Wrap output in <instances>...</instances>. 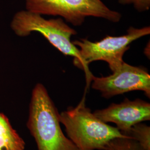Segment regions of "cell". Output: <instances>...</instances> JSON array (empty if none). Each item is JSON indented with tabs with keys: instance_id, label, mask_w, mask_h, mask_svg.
<instances>
[{
	"instance_id": "9",
	"label": "cell",
	"mask_w": 150,
	"mask_h": 150,
	"mask_svg": "<svg viewBox=\"0 0 150 150\" xmlns=\"http://www.w3.org/2000/svg\"><path fill=\"white\" fill-rule=\"evenodd\" d=\"M122 134L134 139L147 150H150V127L143 122L137 123Z\"/></svg>"
},
{
	"instance_id": "8",
	"label": "cell",
	"mask_w": 150,
	"mask_h": 150,
	"mask_svg": "<svg viewBox=\"0 0 150 150\" xmlns=\"http://www.w3.org/2000/svg\"><path fill=\"white\" fill-rule=\"evenodd\" d=\"M25 142L13 129L9 119L0 112V150H24Z\"/></svg>"
},
{
	"instance_id": "6",
	"label": "cell",
	"mask_w": 150,
	"mask_h": 150,
	"mask_svg": "<svg viewBox=\"0 0 150 150\" xmlns=\"http://www.w3.org/2000/svg\"><path fill=\"white\" fill-rule=\"evenodd\" d=\"M92 89L101 92L102 97L110 98L134 91H141L150 98V75L142 67H136L124 62L121 67L105 77L93 76Z\"/></svg>"
},
{
	"instance_id": "3",
	"label": "cell",
	"mask_w": 150,
	"mask_h": 150,
	"mask_svg": "<svg viewBox=\"0 0 150 150\" xmlns=\"http://www.w3.org/2000/svg\"><path fill=\"white\" fill-rule=\"evenodd\" d=\"M10 27L19 37H26L32 32L40 33L62 54L74 57V64L82 70L79 50L71 40L77 33L62 18L46 19L41 15L22 10L13 16Z\"/></svg>"
},
{
	"instance_id": "10",
	"label": "cell",
	"mask_w": 150,
	"mask_h": 150,
	"mask_svg": "<svg viewBox=\"0 0 150 150\" xmlns=\"http://www.w3.org/2000/svg\"><path fill=\"white\" fill-rule=\"evenodd\" d=\"M105 150H147L134 139L116 138L110 141Z\"/></svg>"
},
{
	"instance_id": "1",
	"label": "cell",
	"mask_w": 150,
	"mask_h": 150,
	"mask_svg": "<svg viewBox=\"0 0 150 150\" xmlns=\"http://www.w3.org/2000/svg\"><path fill=\"white\" fill-rule=\"evenodd\" d=\"M59 115L46 88L37 83L32 90L26 125L38 150H80L64 134Z\"/></svg>"
},
{
	"instance_id": "5",
	"label": "cell",
	"mask_w": 150,
	"mask_h": 150,
	"mask_svg": "<svg viewBox=\"0 0 150 150\" xmlns=\"http://www.w3.org/2000/svg\"><path fill=\"white\" fill-rule=\"evenodd\" d=\"M26 10L41 15L60 16L75 26H81L86 18L93 17L118 22L117 11L108 8L101 0H24Z\"/></svg>"
},
{
	"instance_id": "7",
	"label": "cell",
	"mask_w": 150,
	"mask_h": 150,
	"mask_svg": "<svg viewBox=\"0 0 150 150\" xmlns=\"http://www.w3.org/2000/svg\"><path fill=\"white\" fill-rule=\"evenodd\" d=\"M93 114L105 123H113L123 134L137 123L150 120V103L139 98L129 100L126 98L120 103L97 110Z\"/></svg>"
},
{
	"instance_id": "2",
	"label": "cell",
	"mask_w": 150,
	"mask_h": 150,
	"mask_svg": "<svg viewBox=\"0 0 150 150\" xmlns=\"http://www.w3.org/2000/svg\"><path fill=\"white\" fill-rule=\"evenodd\" d=\"M85 102L84 94L77 106L69 107L59 115L67 137L80 150H105L112 139L128 138L116 127L97 118Z\"/></svg>"
},
{
	"instance_id": "4",
	"label": "cell",
	"mask_w": 150,
	"mask_h": 150,
	"mask_svg": "<svg viewBox=\"0 0 150 150\" xmlns=\"http://www.w3.org/2000/svg\"><path fill=\"white\" fill-rule=\"evenodd\" d=\"M150 33V26L141 28L130 27L126 34L120 36H107L97 42H92L87 38L72 41L79 50L82 70L86 76V91L90 86L93 76L89 70L88 64L96 61H105L111 71H115L124 62L123 55L129 48V45Z\"/></svg>"
},
{
	"instance_id": "11",
	"label": "cell",
	"mask_w": 150,
	"mask_h": 150,
	"mask_svg": "<svg viewBox=\"0 0 150 150\" xmlns=\"http://www.w3.org/2000/svg\"><path fill=\"white\" fill-rule=\"evenodd\" d=\"M122 5H131L139 12L148 11L150 8V0H118Z\"/></svg>"
}]
</instances>
